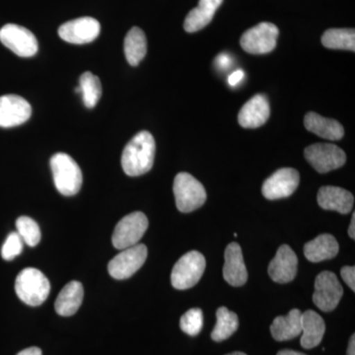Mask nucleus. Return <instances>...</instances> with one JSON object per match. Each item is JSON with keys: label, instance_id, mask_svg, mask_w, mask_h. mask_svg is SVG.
<instances>
[{"label": "nucleus", "instance_id": "1", "mask_svg": "<svg viewBox=\"0 0 355 355\" xmlns=\"http://www.w3.org/2000/svg\"><path fill=\"white\" fill-rule=\"evenodd\" d=\"M156 144L153 135L144 130L128 141L123 154L121 166L128 176L137 177L150 171L155 157Z\"/></svg>", "mask_w": 355, "mask_h": 355}, {"label": "nucleus", "instance_id": "2", "mask_svg": "<svg viewBox=\"0 0 355 355\" xmlns=\"http://www.w3.org/2000/svg\"><path fill=\"white\" fill-rule=\"evenodd\" d=\"M51 169L57 190L65 197L76 195L83 187V172L73 158L57 153L51 159Z\"/></svg>", "mask_w": 355, "mask_h": 355}, {"label": "nucleus", "instance_id": "3", "mask_svg": "<svg viewBox=\"0 0 355 355\" xmlns=\"http://www.w3.org/2000/svg\"><path fill=\"white\" fill-rule=\"evenodd\" d=\"M15 291L25 304L37 307L43 304L48 298L51 284L41 270L27 268L16 277Z\"/></svg>", "mask_w": 355, "mask_h": 355}, {"label": "nucleus", "instance_id": "4", "mask_svg": "<svg viewBox=\"0 0 355 355\" xmlns=\"http://www.w3.org/2000/svg\"><path fill=\"white\" fill-rule=\"evenodd\" d=\"M173 191L177 209L184 214L200 209L207 200L205 187L189 173L182 172L177 175Z\"/></svg>", "mask_w": 355, "mask_h": 355}, {"label": "nucleus", "instance_id": "5", "mask_svg": "<svg viewBox=\"0 0 355 355\" xmlns=\"http://www.w3.org/2000/svg\"><path fill=\"white\" fill-rule=\"evenodd\" d=\"M205 266L207 261L200 252L191 251L184 254L173 268L172 286L179 291L195 286L202 279Z\"/></svg>", "mask_w": 355, "mask_h": 355}, {"label": "nucleus", "instance_id": "6", "mask_svg": "<svg viewBox=\"0 0 355 355\" xmlns=\"http://www.w3.org/2000/svg\"><path fill=\"white\" fill-rule=\"evenodd\" d=\"M148 228V219L140 211L132 212L121 218L114 228L112 243L118 250L139 244L140 239L146 234Z\"/></svg>", "mask_w": 355, "mask_h": 355}, {"label": "nucleus", "instance_id": "7", "mask_svg": "<svg viewBox=\"0 0 355 355\" xmlns=\"http://www.w3.org/2000/svg\"><path fill=\"white\" fill-rule=\"evenodd\" d=\"M279 30L270 22H261L247 30L240 39L243 50L252 55H265L275 50Z\"/></svg>", "mask_w": 355, "mask_h": 355}, {"label": "nucleus", "instance_id": "8", "mask_svg": "<svg viewBox=\"0 0 355 355\" xmlns=\"http://www.w3.org/2000/svg\"><path fill=\"white\" fill-rule=\"evenodd\" d=\"M147 248L144 244L121 250L113 260L110 261L108 270L110 275L114 279H130L146 263Z\"/></svg>", "mask_w": 355, "mask_h": 355}, {"label": "nucleus", "instance_id": "9", "mask_svg": "<svg viewBox=\"0 0 355 355\" xmlns=\"http://www.w3.org/2000/svg\"><path fill=\"white\" fill-rule=\"evenodd\" d=\"M0 42L21 58H31L39 50L35 35L27 28L19 25L3 26L0 29Z\"/></svg>", "mask_w": 355, "mask_h": 355}, {"label": "nucleus", "instance_id": "10", "mask_svg": "<svg viewBox=\"0 0 355 355\" xmlns=\"http://www.w3.org/2000/svg\"><path fill=\"white\" fill-rule=\"evenodd\" d=\"M305 157L317 172L324 174L345 165L347 155L340 147L331 144H317L305 149Z\"/></svg>", "mask_w": 355, "mask_h": 355}, {"label": "nucleus", "instance_id": "11", "mask_svg": "<svg viewBox=\"0 0 355 355\" xmlns=\"http://www.w3.org/2000/svg\"><path fill=\"white\" fill-rule=\"evenodd\" d=\"M343 295L342 284L335 273L323 272L315 280L313 302L323 312H331L338 307Z\"/></svg>", "mask_w": 355, "mask_h": 355}, {"label": "nucleus", "instance_id": "12", "mask_svg": "<svg viewBox=\"0 0 355 355\" xmlns=\"http://www.w3.org/2000/svg\"><path fill=\"white\" fill-rule=\"evenodd\" d=\"M300 175L292 168H282L273 173L263 184V197L275 200L291 197L298 188Z\"/></svg>", "mask_w": 355, "mask_h": 355}, {"label": "nucleus", "instance_id": "13", "mask_svg": "<svg viewBox=\"0 0 355 355\" xmlns=\"http://www.w3.org/2000/svg\"><path fill=\"white\" fill-rule=\"evenodd\" d=\"M100 31L101 26L94 18L81 17L60 26L58 35L67 43L84 44L97 39Z\"/></svg>", "mask_w": 355, "mask_h": 355}, {"label": "nucleus", "instance_id": "14", "mask_svg": "<svg viewBox=\"0 0 355 355\" xmlns=\"http://www.w3.org/2000/svg\"><path fill=\"white\" fill-rule=\"evenodd\" d=\"M32 107L27 100L18 95L0 97V128H13L29 120Z\"/></svg>", "mask_w": 355, "mask_h": 355}, {"label": "nucleus", "instance_id": "15", "mask_svg": "<svg viewBox=\"0 0 355 355\" xmlns=\"http://www.w3.org/2000/svg\"><path fill=\"white\" fill-rule=\"evenodd\" d=\"M297 265V256L293 250L288 245H282L268 266V275L277 284H287L295 279Z\"/></svg>", "mask_w": 355, "mask_h": 355}, {"label": "nucleus", "instance_id": "16", "mask_svg": "<svg viewBox=\"0 0 355 355\" xmlns=\"http://www.w3.org/2000/svg\"><path fill=\"white\" fill-rule=\"evenodd\" d=\"M224 279L232 286H244L248 280V272L240 245L230 243L224 253Z\"/></svg>", "mask_w": 355, "mask_h": 355}, {"label": "nucleus", "instance_id": "17", "mask_svg": "<svg viewBox=\"0 0 355 355\" xmlns=\"http://www.w3.org/2000/svg\"><path fill=\"white\" fill-rule=\"evenodd\" d=\"M270 107L265 95H254L242 107L238 116L240 125L245 128H257L270 118Z\"/></svg>", "mask_w": 355, "mask_h": 355}, {"label": "nucleus", "instance_id": "18", "mask_svg": "<svg viewBox=\"0 0 355 355\" xmlns=\"http://www.w3.org/2000/svg\"><path fill=\"white\" fill-rule=\"evenodd\" d=\"M318 203L326 210H336L347 214L354 209V198L352 193L338 187H322L318 193Z\"/></svg>", "mask_w": 355, "mask_h": 355}, {"label": "nucleus", "instance_id": "19", "mask_svg": "<svg viewBox=\"0 0 355 355\" xmlns=\"http://www.w3.org/2000/svg\"><path fill=\"white\" fill-rule=\"evenodd\" d=\"M301 347L305 349H314L321 343L323 340L326 324L323 318L313 310H308L302 313L301 320Z\"/></svg>", "mask_w": 355, "mask_h": 355}, {"label": "nucleus", "instance_id": "20", "mask_svg": "<svg viewBox=\"0 0 355 355\" xmlns=\"http://www.w3.org/2000/svg\"><path fill=\"white\" fill-rule=\"evenodd\" d=\"M84 289L79 282H70L62 289L55 300V312L60 316L69 317L76 314L83 304Z\"/></svg>", "mask_w": 355, "mask_h": 355}, {"label": "nucleus", "instance_id": "21", "mask_svg": "<svg viewBox=\"0 0 355 355\" xmlns=\"http://www.w3.org/2000/svg\"><path fill=\"white\" fill-rule=\"evenodd\" d=\"M222 2L223 0H200L198 6L191 10L184 19V30L188 33H195L207 27Z\"/></svg>", "mask_w": 355, "mask_h": 355}, {"label": "nucleus", "instance_id": "22", "mask_svg": "<svg viewBox=\"0 0 355 355\" xmlns=\"http://www.w3.org/2000/svg\"><path fill=\"white\" fill-rule=\"evenodd\" d=\"M301 320L302 312L298 309L291 310L286 316L275 318L270 326L272 338L277 342H286L300 336Z\"/></svg>", "mask_w": 355, "mask_h": 355}, {"label": "nucleus", "instance_id": "23", "mask_svg": "<svg viewBox=\"0 0 355 355\" xmlns=\"http://www.w3.org/2000/svg\"><path fill=\"white\" fill-rule=\"evenodd\" d=\"M304 125L309 132L329 140H340L345 135V130L338 121L324 118L314 112L306 114Z\"/></svg>", "mask_w": 355, "mask_h": 355}, {"label": "nucleus", "instance_id": "24", "mask_svg": "<svg viewBox=\"0 0 355 355\" xmlns=\"http://www.w3.org/2000/svg\"><path fill=\"white\" fill-rule=\"evenodd\" d=\"M338 250V243L333 235L322 234L305 245L304 254L308 261L320 263L335 258Z\"/></svg>", "mask_w": 355, "mask_h": 355}, {"label": "nucleus", "instance_id": "25", "mask_svg": "<svg viewBox=\"0 0 355 355\" xmlns=\"http://www.w3.org/2000/svg\"><path fill=\"white\" fill-rule=\"evenodd\" d=\"M125 55L128 64L137 67L146 57L147 41L146 34L139 27H133L128 31L125 39Z\"/></svg>", "mask_w": 355, "mask_h": 355}, {"label": "nucleus", "instance_id": "26", "mask_svg": "<svg viewBox=\"0 0 355 355\" xmlns=\"http://www.w3.org/2000/svg\"><path fill=\"white\" fill-rule=\"evenodd\" d=\"M217 322L211 333L214 342L220 343L227 340L239 328V318L234 312L226 307H220L216 312Z\"/></svg>", "mask_w": 355, "mask_h": 355}, {"label": "nucleus", "instance_id": "27", "mask_svg": "<svg viewBox=\"0 0 355 355\" xmlns=\"http://www.w3.org/2000/svg\"><path fill=\"white\" fill-rule=\"evenodd\" d=\"M324 48L331 50L355 51L354 29H329L322 37Z\"/></svg>", "mask_w": 355, "mask_h": 355}, {"label": "nucleus", "instance_id": "28", "mask_svg": "<svg viewBox=\"0 0 355 355\" xmlns=\"http://www.w3.org/2000/svg\"><path fill=\"white\" fill-rule=\"evenodd\" d=\"M79 88L84 105L89 109L94 108L102 96V84L99 77L89 71L84 72L79 79Z\"/></svg>", "mask_w": 355, "mask_h": 355}, {"label": "nucleus", "instance_id": "29", "mask_svg": "<svg viewBox=\"0 0 355 355\" xmlns=\"http://www.w3.org/2000/svg\"><path fill=\"white\" fill-rule=\"evenodd\" d=\"M17 233L29 247H35L41 241V229L31 217L21 216L16 221Z\"/></svg>", "mask_w": 355, "mask_h": 355}, {"label": "nucleus", "instance_id": "30", "mask_svg": "<svg viewBox=\"0 0 355 355\" xmlns=\"http://www.w3.org/2000/svg\"><path fill=\"white\" fill-rule=\"evenodd\" d=\"M203 314L198 308H193L184 313L180 320V327L184 334L191 336H198L202 330Z\"/></svg>", "mask_w": 355, "mask_h": 355}, {"label": "nucleus", "instance_id": "31", "mask_svg": "<svg viewBox=\"0 0 355 355\" xmlns=\"http://www.w3.org/2000/svg\"><path fill=\"white\" fill-rule=\"evenodd\" d=\"M23 244H24V241L17 232L10 233L7 236L6 242L2 246V258L6 261H11L15 259L16 257L22 253Z\"/></svg>", "mask_w": 355, "mask_h": 355}, {"label": "nucleus", "instance_id": "32", "mask_svg": "<svg viewBox=\"0 0 355 355\" xmlns=\"http://www.w3.org/2000/svg\"><path fill=\"white\" fill-rule=\"evenodd\" d=\"M343 279L345 284L352 288V291H355V268L354 266H343L340 270Z\"/></svg>", "mask_w": 355, "mask_h": 355}, {"label": "nucleus", "instance_id": "33", "mask_svg": "<svg viewBox=\"0 0 355 355\" xmlns=\"http://www.w3.org/2000/svg\"><path fill=\"white\" fill-rule=\"evenodd\" d=\"M233 58L228 53H220L216 58V65L219 70H227L232 65Z\"/></svg>", "mask_w": 355, "mask_h": 355}, {"label": "nucleus", "instance_id": "34", "mask_svg": "<svg viewBox=\"0 0 355 355\" xmlns=\"http://www.w3.org/2000/svg\"><path fill=\"white\" fill-rule=\"evenodd\" d=\"M245 73L243 70H236V71L233 72V73L230 74V76L228 77V83L229 85L232 86V87H235L238 84L241 83L243 79H244Z\"/></svg>", "mask_w": 355, "mask_h": 355}, {"label": "nucleus", "instance_id": "35", "mask_svg": "<svg viewBox=\"0 0 355 355\" xmlns=\"http://www.w3.org/2000/svg\"><path fill=\"white\" fill-rule=\"evenodd\" d=\"M16 355H43L42 350L37 347H28V349H23L19 354Z\"/></svg>", "mask_w": 355, "mask_h": 355}, {"label": "nucleus", "instance_id": "36", "mask_svg": "<svg viewBox=\"0 0 355 355\" xmlns=\"http://www.w3.org/2000/svg\"><path fill=\"white\" fill-rule=\"evenodd\" d=\"M347 355H355V336L350 338L349 347H347Z\"/></svg>", "mask_w": 355, "mask_h": 355}, {"label": "nucleus", "instance_id": "37", "mask_svg": "<svg viewBox=\"0 0 355 355\" xmlns=\"http://www.w3.org/2000/svg\"><path fill=\"white\" fill-rule=\"evenodd\" d=\"M355 214H352V222L349 228V235L352 240L355 239Z\"/></svg>", "mask_w": 355, "mask_h": 355}, {"label": "nucleus", "instance_id": "38", "mask_svg": "<svg viewBox=\"0 0 355 355\" xmlns=\"http://www.w3.org/2000/svg\"><path fill=\"white\" fill-rule=\"evenodd\" d=\"M277 355H306L302 352H295V350L284 349L280 350Z\"/></svg>", "mask_w": 355, "mask_h": 355}, {"label": "nucleus", "instance_id": "39", "mask_svg": "<svg viewBox=\"0 0 355 355\" xmlns=\"http://www.w3.org/2000/svg\"><path fill=\"white\" fill-rule=\"evenodd\" d=\"M226 355H247V354H244V352H232V354H226Z\"/></svg>", "mask_w": 355, "mask_h": 355}]
</instances>
